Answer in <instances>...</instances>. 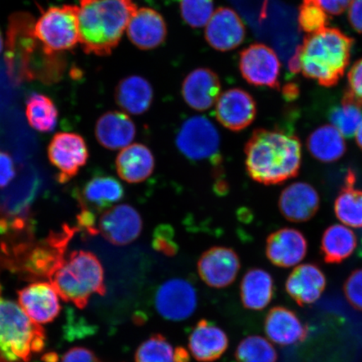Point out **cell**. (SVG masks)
<instances>
[{
	"instance_id": "obj_43",
	"label": "cell",
	"mask_w": 362,
	"mask_h": 362,
	"mask_svg": "<svg viewBox=\"0 0 362 362\" xmlns=\"http://www.w3.org/2000/svg\"><path fill=\"white\" fill-rule=\"evenodd\" d=\"M62 362H102L95 353L87 348L74 347L62 356Z\"/></svg>"
},
{
	"instance_id": "obj_4",
	"label": "cell",
	"mask_w": 362,
	"mask_h": 362,
	"mask_svg": "<svg viewBox=\"0 0 362 362\" xmlns=\"http://www.w3.org/2000/svg\"><path fill=\"white\" fill-rule=\"evenodd\" d=\"M354 40L337 28L308 34L300 47V72L325 88L337 85L349 65Z\"/></svg>"
},
{
	"instance_id": "obj_39",
	"label": "cell",
	"mask_w": 362,
	"mask_h": 362,
	"mask_svg": "<svg viewBox=\"0 0 362 362\" xmlns=\"http://www.w3.org/2000/svg\"><path fill=\"white\" fill-rule=\"evenodd\" d=\"M152 245L153 249L165 256H175L179 250L177 243L175 240V230L168 224H161L153 234Z\"/></svg>"
},
{
	"instance_id": "obj_25",
	"label": "cell",
	"mask_w": 362,
	"mask_h": 362,
	"mask_svg": "<svg viewBox=\"0 0 362 362\" xmlns=\"http://www.w3.org/2000/svg\"><path fill=\"white\" fill-rule=\"evenodd\" d=\"M95 135L103 147L110 151H122L132 144L136 136V126L127 113L110 111L98 119Z\"/></svg>"
},
{
	"instance_id": "obj_29",
	"label": "cell",
	"mask_w": 362,
	"mask_h": 362,
	"mask_svg": "<svg viewBox=\"0 0 362 362\" xmlns=\"http://www.w3.org/2000/svg\"><path fill=\"white\" fill-rule=\"evenodd\" d=\"M240 296L245 309L256 311L265 309L274 296L273 277L264 269H249L240 285Z\"/></svg>"
},
{
	"instance_id": "obj_11",
	"label": "cell",
	"mask_w": 362,
	"mask_h": 362,
	"mask_svg": "<svg viewBox=\"0 0 362 362\" xmlns=\"http://www.w3.org/2000/svg\"><path fill=\"white\" fill-rule=\"evenodd\" d=\"M48 158L57 170L58 182L64 184L74 179L89 157L85 139L76 133H57L48 146Z\"/></svg>"
},
{
	"instance_id": "obj_17",
	"label": "cell",
	"mask_w": 362,
	"mask_h": 362,
	"mask_svg": "<svg viewBox=\"0 0 362 362\" xmlns=\"http://www.w3.org/2000/svg\"><path fill=\"white\" fill-rule=\"evenodd\" d=\"M124 197L123 185L112 176L106 175L93 176L75 193L81 211L93 212L95 215L110 209Z\"/></svg>"
},
{
	"instance_id": "obj_32",
	"label": "cell",
	"mask_w": 362,
	"mask_h": 362,
	"mask_svg": "<svg viewBox=\"0 0 362 362\" xmlns=\"http://www.w3.org/2000/svg\"><path fill=\"white\" fill-rule=\"evenodd\" d=\"M356 175L348 171L345 185L334 201V214L339 221L349 228H362V189L354 187Z\"/></svg>"
},
{
	"instance_id": "obj_36",
	"label": "cell",
	"mask_w": 362,
	"mask_h": 362,
	"mask_svg": "<svg viewBox=\"0 0 362 362\" xmlns=\"http://www.w3.org/2000/svg\"><path fill=\"white\" fill-rule=\"evenodd\" d=\"M135 362H175V349L163 334H153L138 347Z\"/></svg>"
},
{
	"instance_id": "obj_38",
	"label": "cell",
	"mask_w": 362,
	"mask_h": 362,
	"mask_svg": "<svg viewBox=\"0 0 362 362\" xmlns=\"http://www.w3.org/2000/svg\"><path fill=\"white\" fill-rule=\"evenodd\" d=\"M327 13L319 4L303 1L298 12V24L308 34L317 33L327 27Z\"/></svg>"
},
{
	"instance_id": "obj_3",
	"label": "cell",
	"mask_w": 362,
	"mask_h": 362,
	"mask_svg": "<svg viewBox=\"0 0 362 362\" xmlns=\"http://www.w3.org/2000/svg\"><path fill=\"white\" fill-rule=\"evenodd\" d=\"M137 8L132 0H79V43L83 51L110 55Z\"/></svg>"
},
{
	"instance_id": "obj_5",
	"label": "cell",
	"mask_w": 362,
	"mask_h": 362,
	"mask_svg": "<svg viewBox=\"0 0 362 362\" xmlns=\"http://www.w3.org/2000/svg\"><path fill=\"white\" fill-rule=\"evenodd\" d=\"M78 228L68 225L62 230L49 233L42 241L34 237L13 244L3 262V271L11 272L29 281L52 279L66 259V251Z\"/></svg>"
},
{
	"instance_id": "obj_13",
	"label": "cell",
	"mask_w": 362,
	"mask_h": 362,
	"mask_svg": "<svg viewBox=\"0 0 362 362\" xmlns=\"http://www.w3.org/2000/svg\"><path fill=\"white\" fill-rule=\"evenodd\" d=\"M97 226L98 233L107 242L115 246H125L140 236L143 221L134 207L121 204L103 212Z\"/></svg>"
},
{
	"instance_id": "obj_46",
	"label": "cell",
	"mask_w": 362,
	"mask_h": 362,
	"mask_svg": "<svg viewBox=\"0 0 362 362\" xmlns=\"http://www.w3.org/2000/svg\"><path fill=\"white\" fill-rule=\"evenodd\" d=\"M175 362H189V356L187 350L183 347H177L175 349Z\"/></svg>"
},
{
	"instance_id": "obj_16",
	"label": "cell",
	"mask_w": 362,
	"mask_h": 362,
	"mask_svg": "<svg viewBox=\"0 0 362 362\" xmlns=\"http://www.w3.org/2000/svg\"><path fill=\"white\" fill-rule=\"evenodd\" d=\"M205 37L219 52L236 49L246 37V27L238 13L228 7L217 8L207 23Z\"/></svg>"
},
{
	"instance_id": "obj_28",
	"label": "cell",
	"mask_w": 362,
	"mask_h": 362,
	"mask_svg": "<svg viewBox=\"0 0 362 362\" xmlns=\"http://www.w3.org/2000/svg\"><path fill=\"white\" fill-rule=\"evenodd\" d=\"M115 101L122 110L132 115H141L151 107L153 90L149 81L138 75L126 76L117 85Z\"/></svg>"
},
{
	"instance_id": "obj_31",
	"label": "cell",
	"mask_w": 362,
	"mask_h": 362,
	"mask_svg": "<svg viewBox=\"0 0 362 362\" xmlns=\"http://www.w3.org/2000/svg\"><path fill=\"white\" fill-rule=\"evenodd\" d=\"M357 245L356 234L349 226L334 224L325 230L320 251L327 264H341L353 255Z\"/></svg>"
},
{
	"instance_id": "obj_33",
	"label": "cell",
	"mask_w": 362,
	"mask_h": 362,
	"mask_svg": "<svg viewBox=\"0 0 362 362\" xmlns=\"http://www.w3.org/2000/svg\"><path fill=\"white\" fill-rule=\"evenodd\" d=\"M25 115L29 124L40 133H51L57 125L59 112L56 104L44 94L30 95Z\"/></svg>"
},
{
	"instance_id": "obj_22",
	"label": "cell",
	"mask_w": 362,
	"mask_h": 362,
	"mask_svg": "<svg viewBox=\"0 0 362 362\" xmlns=\"http://www.w3.org/2000/svg\"><path fill=\"white\" fill-rule=\"evenodd\" d=\"M320 206L319 193L311 185L296 182L280 194L279 207L282 215L292 223H305L313 218Z\"/></svg>"
},
{
	"instance_id": "obj_9",
	"label": "cell",
	"mask_w": 362,
	"mask_h": 362,
	"mask_svg": "<svg viewBox=\"0 0 362 362\" xmlns=\"http://www.w3.org/2000/svg\"><path fill=\"white\" fill-rule=\"evenodd\" d=\"M176 146L188 160H211L220 162L221 139L218 130L210 119L204 116H194L181 125L175 139Z\"/></svg>"
},
{
	"instance_id": "obj_21",
	"label": "cell",
	"mask_w": 362,
	"mask_h": 362,
	"mask_svg": "<svg viewBox=\"0 0 362 362\" xmlns=\"http://www.w3.org/2000/svg\"><path fill=\"white\" fill-rule=\"evenodd\" d=\"M131 42L144 51L156 49L167 37V25L164 17L151 8H137L126 30Z\"/></svg>"
},
{
	"instance_id": "obj_47",
	"label": "cell",
	"mask_w": 362,
	"mask_h": 362,
	"mask_svg": "<svg viewBox=\"0 0 362 362\" xmlns=\"http://www.w3.org/2000/svg\"><path fill=\"white\" fill-rule=\"evenodd\" d=\"M298 93V88H296V85H287L284 88V97H286L288 99L296 98Z\"/></svg>"
},
{
	"instance_id": "obj_41",
	"label": "cell",
	"mask_w": 362,
	"mask_h": 362,
	"mask_svg": "<svg viewBox=\"0 0 362 362\" xmlns=\"http://www.w3.org/2000/svg\"><path fill=\"white\" fill-rule=\"evenodd\" d=\"M346 90L362 102V58L356 62L348 72V87Z\"/></svg>"
},
{
	"instance_id": "obj_27",
	"label": "cell",
	"mask_w": 362,
	"mask_h": 362,
	"mask_svg": "<svg viewBox=\"0 0 362 362\" xmlns=\"http://www.w3.org/2000/svg\"><path fill=\"white\" fill-rule=\"evenodd\" d=\"M116 170L119 177L130 184L144 182L155 170V157L142 144H132L122 149L116 158Z\"/></svg>"
},
{
	"instance_id": "obj_30",
	"label": "cell",
	"mask_w": 362,
	"mask_h": 362,
	"mask_svg": "<svg viewBox=\"0 0 362 362\" xmlns=\"http://www.w3.org/2000/svg\"><path fill=\"white\" fill-rule=\"evenodd\" d=\"M308 151L315 160L323 163L337 162L345 155V137L332 124L319 127L307 139Z\"/></svg>"
},
{
	"instance_id": "obj_37",
	"label": "cell",
	"mask_w": 362,
	"mask_h": 362,
	"mask_svg": "<svg viewBox=\"0 0 362 362\" xmlns=\"http://www.w3.org/2000/svg\"><path fill=\"white\" fill-rule=\"evenodd\" d=\"M181 17L192 28H202L214 13V0H180Z\"/></svg>"
},
{
	"instance_id": "obj_44",
	"label": "cell",
	"mask_w": 362,
	"mask_h": 362,
	"mask_svg": "<svg viewBox=\"0 0 362 362\" xmlns=\"http://www.w3.org/2000/svg\"><path fill=\"white\" fill-rule=\"evenodd\" d=\"M353 0H317L323 11L332 16L341 15L349 7Z\"/></svg>"
},
{
	"instance_id": "obj_50",
	"label": "cell",
	"mask_w": 362,
	"mask_h": 362,
	"mask_svg": "<svg viewBox=\"0 0 362 362\" xmlns=\"http://www.w3.org/2000/svg\"><path fill=\"white\" fill-rule=\"evenodd\" d=\"M4 48V40L1 33H0V53L2 52Z\"/></svg>"
},
{
	"instance_id": "obj_6",
	"label": "cell",
	"mask_w": 362,
	"mask_h": 362,
	"mask_svg": "<svg viewBox=\"0 0 362 362\" xmlns=\"http://www.w3.org/2000/svg\"><path fill=\"white\" fill-rule=\"evenodd\" d=\"M49 282L63 301L81 310L94 294L103 296L107 293L101 262L88 251L71 252Z\"/></svg>"
},
{
	"instance_id": "obj_48",
	"label": "cell",
	"mask_w": 362,
	"mask_h": 362,
	"mask_svg": "<svg viewBox=\"0 0 362 362\" xmlns=\"http://www.w3.org/2000/svg\"><path fill=\"white\" fill-rule=\"evenodd\" d=\"M355 136L357 146H358L359 148L362 149V123L361 124L358 129H357Z\"/></svg>"
},
{
	"instance_id": "obj_18",
	"label": "cell",
	"mask_w": 362,
	"mask_h": 362,
	"mask_svg": "<svg viewBox=\"0 0 362 362\" xmlns=\"http://www.w3.org/2000/svg\"><path fill=\"white\" fill-rule=\"evenodd\" d=\"M18 300L23 310L35 322L51 323L60 314L59 296L49 282H35L18 291Z\"/></svg>"
},
{
	"instance_id": "obj_40",
	"label": "cell",
	"mask_w": 362,
	"mask_h": 362,
	"mask_svg": "<svg viewBox=\"0 0 362 362\" xmlns=\"http://www.w3.org/2000/svg\"><path fill=\"white\" fill-rule=\"evenodd\" d=\"M346 300L355 310L362 311V269L352 272L344 284Z\"/></svg>"
},
{
	"instance_id": "obj_35",
	"label": "cell",
	"mask_w": 362,
	"mask_h": 362,
	"mask_svg": "<svg viewBox=\"0 0 362 362\" xmlns=\"http://www.w3.org/2000/svg\"><path fill=\"white\" fill-rule=\"evenodd\" d=\"M235 357L237 362H277L278 353L268 339L250 336L239 343Z\"/></svg>"
},
{
	"instance_id": "obj_14",
	"label": "cell",
	"mask_w": 362,
	"mask_h": 362,
	"mask_svg": "<svg viewBox=\"0 0 362 362\" xmlns=\"http://www.w3.org/2000/svg\"><path fill=\"white\" fill-rule=\"evenodd\" d=\"M241 264L232 248L214 247L208 249L198 261V274L202 281L214 288H223L238 277Z\"/></svg>"
},
{
	"instance_id": "obj_8",
	"label": "cell",
	"mask_w": 362,
	"mask_h": 362,
	"mask_svg": "<svg viewBox=\"0 0 362 362\" xmlns=\"http://www.w3.org/2000/svg\"><path fill=\"white\" fill-rule=\"evenodd\" d=\"M78 13L72 4L49 8L35 21V35L52 52L71 51L80 42Z\"/></svg>"
},
{
	"instance_id": "obj_19",
	"label": "cell",
	"mask_w": 362,
	"mask_h": 362,
	"mask_svg": "<svg viewBox=\"0 0 362 362\" xmlns=\"http://www.w3.org/2000/svg\"><path fill=\"white\" fill-rule=\"evenodd\" d=\"M219 76L209 68L193 70L183 81L181 94L192 110L202 112L214 107L221 96Z\"/></svg>"
},
{
	"instance_id": "obj_2",
	"label": "cell",
	"mask_w": 362,
	"mask_h": 362,
	"mask_svg": "<svg viewBox=\"0 0 362 362\" xmlns=\"http://www.w3.org/2000/svg\"><path fill=\"white\" fill-rule=\"evenodd\" d=\"M244 152L248 175L260 184H282L296 177L301 168L300 140L282 130L255 129Z\"/></svg>"
},
{
	"instance_id": "obj_12",
	"label": "cell",
	"mask_w": 362,
	"mask_h": 362,
	"mask_svg": "<svg viewBox=\"0 0 362 362\" xmlns=\"http://www.w3.org/2000/svg\"><path fill=\"white\" fill-rule=\"evenodd\" d=\"M197 304L196 288L183 279L167 280L156 294L155 305L158 313L163 318L175 322L189 318L196 311Z\"/></svg>"
},
{
	"instance_id": "obj_7",
	"label": "cell",
	"mask_w": 362,
	"mask_h": 362,
	"mask_svg": "<svg viewBox=\"0 0 362 362\" xmlns=\"http://www.w3.org/2000/svg\"><path fill=\"white\" fill-rule=\"evenodd\" d=\"M45 333L19 304L2 296L0 285V362H30L44 349Z\"/></svg>"
},
{
	"instance_id": "obj_26",
	"label": "cell",
	"mask_w": 362,
	"mask_h": 362,
	"mask_svg": "<svg viewBox=\"0 0 362 362\" xmlns=\"http://www.w3.org/2000/svg\"><path fill=\"white\" fill-rule=\"evenodd\" d=\"M188 346L197 361L214 362L228 350L229 341L223 329L201 320L189 334Z\"/></svg>"
},
{
	"instance_id": "obj_24",
	"label": "cell",
	"mask_w": 362,
	"mask_h": 362,
	"mask_svg": "<svg viewBox=\"0 0 362 362\" xmlns=\"http://www.w3.org/2000/svg\"><path fill=\"white\" fill-rule=\"evenodd\" d=\"M327 288V278L319 266L305 264L296 267L289 274L285 289L300 306L314 304Z\"/></svg>"
},
{
	"instance_id": "obj_20",
	"label": "cell",
	"mask_w": 362,
	"mask_h": 362,
	"mask_svg": "<svg viewBox=\"0 0 362 362\" xmlns=\"http://www.w3.org/2000/svg\"><path fill=\"white\" fill-rule=\"evenodd\" d=\"M308 243L304 234L293 228H282L271 233L266 241V256L274 266L288 269L304 260Z\"/></svg>"
},
{
	"instance_id": "obj_23",
	"label": "cell",
	"mask_w": 362,
	"mask_h": 362,
	"mask_svg": "<svg viewBox=\"0 0 362 362\" xmlns=\"http://www.w3.org/2000/svg\"><path fill=\"white\" fill-rule=\"evenodd\" d=\"M267 337L277 345L288 346L305 341L309 329L296 312L284 306L272 308L264 320Z\"/></svg>"
},
{
	"instance_id": "obj_34",
	"label": "cell",
	"mask_w": 362,
	"mask_h": 362,
	"mask_svg": "<svg viewBox=\"0 0 362 362\" xmlns=\"http://www.w3.org/2000/svg\"><path fill=\"white\" fill-rule=\"evenodd\" d=\"M329 119L344 137L352 138L362 123V102L346 90L341 105L329 112Z\"/></svg>"
},
{
	"instance_id": "obj_49",
	"label": "cell",
	"mask_w": 362,
	"mask_h": 362,
	"mask_svg": "<svg viewBox=\"0 0 362 362\" xmlns=\"http://www.w3.org/2000/svg\"><path fill=\"white\" fill-rule=\"evenodd\" d=\"M47 361L45 362H57V356L55 354H49L47 355Z\"/></svg>"
},
{
	"instance_id": "obj_10",
	"label": "cell",
	"mask_w": 362,
	"mask_h": 362,
	"mask_svg": "<svg viewBox=\"0 0 362 362\" xmlns=\"http://www.w3.org/2000/svg\"><path fill=\"white\" fill-rule=\"evenodd\" d=\"M239 70L249 84L280 89L281 64L277 54L268 45L255 43L243 49L240 54Z\"/></svg>"
},
{
	"instance_id": "obj_42",
	"label": "cell",
	"mask_w": 362,
	"mask_h": 362,
	"mask_svg": "<svg viewBox=\"0 0 362 362\" xmlns=\"http://www.w3.org/2000/svg\"><path fill=\"white\" fill-rule=\"evenodd\" d=\"M15 177V162L10 153L0 149V188L6 187Z\"/></svg>"
},
{
	"instance_id": "obj_1",
	"label": "cell",
	"mask_w": 362,
	"mask_h": 362,
	"mask_svg": "<svg viewBox=\"0 0 362 362\" xmlns=\"http://www.w3.org/2000/svg\"><path fill=\"white\" fill-rule=\"evenodd\" d=\"M35 18L27 12L13 13L8 18L4 61L15 84L31 81L56 83L66 71L64 53L45 47L35 35Z\"/></svg>"
},
{
	"instance_id": "obj_45",
	"label": "cell",
	"mask_w": 362,
	"mask_h": 362,
	"mask_svg": "<svg viewBox=\"0 0 362 362\" xmlns=\"http://www.w3.org/2000/svg\"><path fill=\"white\" fill-rule=\"evenodd\" d=\"M348 21L353 30L362 34V0H353L348 11Z\"/></svg>"
},
{
	"instance_id": "obj_52",
	"label": "cell",
	"mask_w": 362,
	"mask_h": 362,
	"mask_svg": "<svg viewBox=\"0 0 362 362\" xmlns=\"http://www.w3.org/2000/svg\"><path fill=\"white\" fill-rule=\"evenodd\" d=\"M361 246H362V238H361Z\"/></svg>"
},
{
	"instance_id": "obj_15",
	"label": "cell",
	"mask_w": 362,
	"mask_h": 362,
	"mask_svg": "<svg viewBox=\"0 0 362 362\" xmlns=\"http://www.w3.org/2000/svg\"><path fill=\"white\" fill-rule=\"evenodd\" d=\"M257 116V103L241 88H230L221 94L216 103V117L224 128L239 132L250 126Z\"/></svg>"
},
{
	"instance_id": "obj_51",
	"label": "cell",
	"mask_w": 362,
	"mask_h": 362,
	"mask_svg": "<svg viewBox=\"0 0 362 362\" xmlns=\"http://www.w3.org/2000/svg\"><path fill=\"white\" fill-rule=\"evenodd\" d=\"M304 1L305 2L315 3V4H318V3H317V0H304Z\"/></svg>"
}]
</instances>
